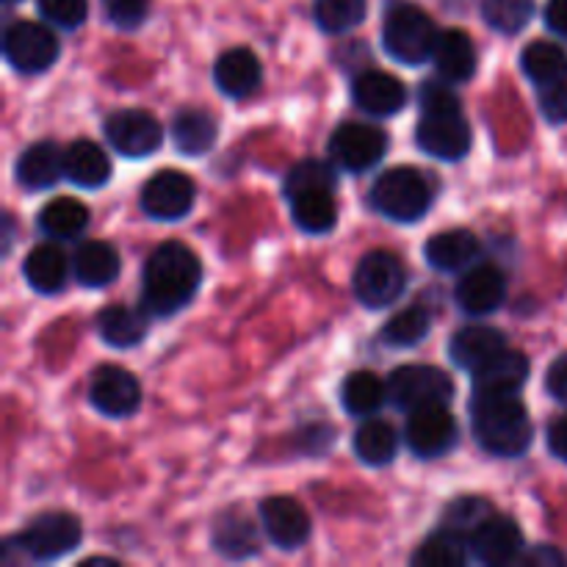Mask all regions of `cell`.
<instances>
[{"label":"cell","mask_w":567,"mask_h":567,"mask_svg":"<svg viewBox=\"0 0 567 567\" xmlns=\"http://www.w3.org/2000/svg\"><path fill=\"white\" fill-rule=\"evenodd\" d=\"M480 255V238L471 230L454 227V230L435 233L424 244V258L437 271H457L468 266Z\"/></svg>","instance_id":"obj_26"},{"label":"cell","mask_w":567,"mask_h":567,"mask_svg":"<svg viewBox=\"0 0 567 567\" xmlns=\"http://www.w3.org/2000/svg\"><path fill=\"white\" fill-rule=\"evenodd\" d=\"M365 9H369L365 0H316L313 17L321 31L338 37L354 31L365 20Z\"/></svg>","instance_id":"obj_38"},{"label":"cell","mask_w":567,"mask_h":567,"mask_svg":"<svg viewBox=\"0 0 567 567\" xmlns=\"http://www.w3.org/2000/svg\"><path fill=\"white\" fill-rule=\"evenodd\" d=\"M258 529L238 509L219 515L214 524V548L227 559H249L258 554Z\"/></svg>","instance_id":"obj_30"},{"label":"cell","mask_w":567,"mask_h":567,"mask_svg":"<svg viewBox=\"0 0 567 567\" xmlns=\"http://www.w3.org/2000/svg\"><path fill=\"white\" fill-rule=\"evenodd\" d=\"M336 186L338 177L330 164H324V161H302L286 177V197L288 194L308 192V188H332L336 192Z\"/></svg>","instance_id":"obj_41"},{"label":"cell","mask_w":567,"mask_h":567,"mask_svg":"<svg viewBox=\"0 0 567 567\" xmlns=\"http://www.w3.org/2000/svg\"><path fill=\"white\" fill-rule=\"evenodd\" d=\"M437 37H441V31H437L435 20L421 6L399 0L385 11L382 44H385L388 55L402 61V64L419 66L430 61L435 53Z\"/></svg>","instance_id":"obj_3"},{"label":"cell","mask_w":567,"mask_h":567,"mask_svg":"<svg viewBox=\"0 0 567 567\" xmlns=\"http://www.w3.org/2000/svg\"><path fill=\"white\" fill-rule=\"evenodd\" d=\"M491 515L493 509L485 498H457V502L446 509V515H443V526L457 532V535L468 537L471 543V535H474Z\"/></svg>","instance_id":"obj_40"},{"label":"cell","mask_w":567,"mask_h":567,"mask_svg":"<svg viewBox=\"0 0 567 567\" xmlns=\"http://www.w3.org/2000/svg\"><path fill=\"white\" fill-rule=\"evenodd\" d=\"M39 14L53 25L72 31L86 20L89 3L86 0H39Z\"/></svg>","instance_id":"obj_43"},{"label":"cell","mask_w":567,"mask_h":567,"mask_svg":"<svg viewBox=\"0 0 567 567\" xmlns=\"http://www.w3.org/2000/svg\"><path fill=\"white\" fill-rule=\"evenodd\" d=\"M388 399V382L371 371H354L343 380L341 385V404L349 415L354 419H369V415L380 413L382 404Z\"/></svg>","instance_id":"obj_33"},{"label":"cell","mask_w":567,"mask_h":567,"mask_svg":"<svg viewBox=\"0 0 567 567\" xmlns=\"http://www.w3.org/2000/svg\"><path fill=\"white\" fill-rule=\"evenodd\" d=\"M203 264L197 252L181 241H166L144 264L142 308L155 319H169L197 297Z\"/></svg>","instance_id":"obj_1"},{"label":"cell","mask_w":567,"mask_h":567,"mask_svg":"<svg viewBox=\"0 0 567 567\" xmlns=\"http://www.w3.org/2000/svg\"><path fill=\"white\" fill-rule=\"evenodd\" d=\"M432 319L424 308H408L399 310L385 327H382V341L393 349H413L415 343L424 341L430 336Z\"/></svg>","instance_id":"obj_37"},{"label":"cell","mask_w":567,"mask_h":567,"mask_svg":"<svg viewBox=\"0 0 567 567\" xmlns=\"http://www.w3.org/2000/svg\"><path fill=\"white\" fill-rule=\"evenodd\" d=\"M97 336L111 349H133L147 336V321L138 310L127 308V305H111V308L100 310Z\"/></svg>","instance_id":"obj_31"},{"label":"cell","mask_w":567,"mask_h":567,"mask_svg":"<svg viewBox=\"0 0 567 567\" xmlns=\"http://www.w3.org/2000/svg\"><path fill=\"white\" fill-rule=\"evenodd\" d=\"M61 53L59 37L42 22L20 20L6 28L3 55L22 75H39L55 64Z\"/></svg>","instance_id":"obj_8"},{"label":"cell","mask_w":567,"mask_h":567,"mask_svg":"<svg viewBox=\"0 0 567 567\" xmlns=\"http://www.w3.org/2000/svg\"><path fill=\"white\" fill-rule=\"evenodd\" d=\"M454 299H457L460 310H465L468 316L496 313L507 299V277L493 264L476 266V269L465 271L463 280L457 282Z\"/></svg>","instance_id":"obj_17"},{"label":"cell","mask_w":567,"mask_h":567,"mask_svg":"<svg viewBox=\"0 0 567 567\" xmlns=\"http://www.w3.org/2000/svg\"><path fill=\"white\" fill-rule=\"evenodd\" d=\"M404 437H408V446L415 457L437 460L452 452L460 430L446 404H432V408H421L410 413Z\"/></svg>","instance_id":"obj_11"},{"label":"cell","mask_w":567,"mask_h":567,"mask_svg":"<svg viewBox=\"0 0 567 567\" xmlns=\"http://www.w3.org/2000/svg\"><path fill=\"white\" fill-rule=\"evenodd\" d=\"M471 430L482 452L502 460L524 457L535 441V424L518 393H474Z\"/></svg>","instance_id":"obj_2"},{"label":"cell","mask_w":567,"mask_h":567,"mask_svg":"<svg viewBox=\"0 0 567 567\" xmlns=\"http://www.w3.org/2000/svg\"><path fill=\"white\" fill-rule=\"evenodd\" d=\"M474 393H518L529 380V358L515 349H502L491 360L471 371Z\"/></svg>","instance_id":"obj_20"},{"label":"cell","mask_w":567,"mask_h":567,"mask_svg":"<svg viewBox=\"0 0 567 567\" xmlns=\"http://www.w3.org/2000/svg\"><path fill=\"white\" fill-rule=\"evenodd\" d=\"M22 275L37 293H59L70 280V260L55 244H39L28 252Z\"/></svg>","instance_id":"obj_27"},{"label":"cell","mask_w":567,"mask_h":567,"mask_svg":"<svg viewBox=\"0 0 567 567\" xmlns=\"http://www.w3.org/2000/svg\"><path fill=\"white\" fill-rule=\"evenodd\" d=\"M432 61L437 66V75L449 83H468L476 75V64H480V55H476L474 39L468 37L460 28H449L437 37L435 53Z\"/></svg>","instance_id":"obj_21"},{"label":"cell","mask_w":567,"mask_h":567,"mask_svg":"<svg viewBox=\"0 0 567 567\" xmlns=\"http://www.w3.org/2000/svg\"><path fill=\"white\" fill-rule=\"evenodd\" d=\"M64 175V153L55 142H37L20 155L17 161V181L28 188V192H44L59 183Z\"/></svg>","instance_id":"obj_24"},{"label":"cell","mask_w":567,"mask_h":567,"mask_svg":"<svg viewBox=\"0 0 567 567\" xmlns=\"http://www.w3.org/2000/svg\"><path fill=\"white\" fill-rule=\"evenodd\" d=\"M415 142L426 155L437 161H463L471 153L474 133L457 103L443 105V109H426L415 127Z\"/></svg>","instance_id":"obj_5"},{"label":"cell","mask_w":567,"mask_h":567,"mask_svg":"<svg viewBox=\"0 0 567 567\" xmlns=\"http://www.w3.org/2000/svg\"><path fill=\"white\" fill-rule=\"evenodd\" d=\"M548 452L567 463V415L548 426Z\"/></svg>","instance_id":"obj_47"},{"label":"cell","mask_w":567,"mask_h":567,"mask_svg":"<svg viewBox=\"0 0 567 567\" xmlns=\"http://www.w3.org/2000/svg\"><path fill=\"white\" fill-rule=\"evenodd\" d=\"M454 396L452 377L435 365H399L388 380V399L404 413L449 404Z\"/></svg>","instance_id":"obj_7"},{"label":"cell","mask_w":567,"mask_h":567,"mask_svg":"<svg viewBox=\"0 0 567 567\" xmlns=\"http://www.w3.org/2000/svg\"><path fill=\"white\" fill-rule=\"evenodd\" d=\"M482 17L498 33H518L535 17V0H482Z\"/></svg>","instance_id":"obj_39"},{"label":"cell","mask_w":567,"mask_h":567,"mask_svg":"<svg viewBox=\"0 0 567 567\" xmlns=\"http://www.w3.org/2000/svg\"><path fill=\"white\" fill-rule=\"evenodd\" d=\"M502 349H507V338L502 330L487 324H471L454 332L452 343H449V358L457 369L474 371Z\"/></svg>","instance_id":"obj_22"},{"label":"cell","mask_w":567,"mask_h":567,"mask_svg":"<svg viewBox=\"0 0 567 567\" xmlns=\"http://www.w3.org/2000/svg\"><path fill=\"white\" fill-rule=\"evenodd\" d=\"M352 97L358 109L371 116H393L408 103V89L396 75L382 70H365L354 78Z\"/></svg>","instance_id":"obj_18"},{"label":"cell","mask_w":567,"mask_h":567,"mask_svg":"<svg viewBox=\"0 0 567 567\" xmlns=\"http://www.w3.org/2000/svg\"><path fill=\"white\" fill-rule=\"evenodd\" d=\"M37 225L44 236L66 241V238H75L86 230L89 208L75 197H55V199H50L42 210H39Z\"/></svg>","instance_id":"obj_32"},{"label":"cell","mask_w":567,"mask_h":567,"mask_svg":"<svg viewBox=\"0 0 567 567\" xmlns=\"http://www.w3.org/2000/svg\"><path fill=\"white\" fill-rule=\"evenodd\" d=\"M293 225L310 236H324L338 225V203L332 188H308V192L288 194Z\"/></svg>","instance_id":"obj_23"},{"label":"cell","mask_w":567,"mask_h":567,"mask_svg":"<svg viewBox=\"0 0 567 567\" xmlns=\"http://www.w3.org/2000/svg\"><path fill=\"white\" fill-rule=\"evenodd\" d=\"M471 551L482 565H509L524 551V532L507 515L493 513L480 529L471 535Z\"/></svg>","instance_id":"obj_16"},{"label":"cell","mask_w":567,"mask_h":567,"mask_svg":"<svg viewBox=\"0 0 567 567\" xmlns=\"http://www.w3.org/2000/svg\"><path fill=\"white\" fill-rule=\"evenodd\" d=\"M468 537L457 535V532L446 529L435 532L432 537H426L419 546V551L413 554V565L421 567H460L468 563Z\"/></svg>","instance_id":"obj_36"},{"label":"cell","mask_w":567,"mask_h":567,"mask_svg":"<svg viewBox=\"0 0 567 567\" xmlns=\"http://www.w3.org/2000/svg\"><path fill=\"white\" fill-rule=\"evenodd\" d=\"M120 255L111 244L89 241L72 258V271L86 288H105L120 277Z\"/></svg>","instance_id":"obj_29"},{"label":"cell","mask_w":567,"mask_h":567,"mask_svg":"<svg viewBox=\"0 0 567 567\" xmlns=\"http://www.w3.org/2000/svg\"><path fill=\"white\" fill-rule=\"evenodd\" d=\"M103 14L120 31H136L150 14V0H103Z\"/></svg>","instance_id":"obj_42"},{"label":"cell","mask_w":567,"mask_h":567,"mask_svg":"<svg viewBox=\"0 0 567 567\" xmlns=\"http://www.w3.org/2000/svg\"><path fill=\"white\" fill-rule=\"evenodd\" d=\"M540 111L554 125L567 122V78L557 83H548V86H540Z\"/></svg>","instance_id":"obj_44"},{"label":"cell","mask_w":567,"mask_h":567,"mask_svg":"<svg viewBox=\"0 0 567 567\" xmlns=\"http://www.w3.org/2000/svg\"><path fill=\"white\" fill-rule=\"evenodd\" d=\"M81 520L70 513H44L33 518L25 535L20 537V551H25L33 563H53L66 557L81 546Z\"/></svg>","instance_id":"obj_10"},{"label":"cell","mask_w":567,"mask_h":567,"mask_svg":"<svg viewBox=\"0 0 567 567\" xmlns=\"http://www.w3.org/2000/svg\"><path fill=\"white\" fill-rule=\"evenodd\" d=\"M520 70L537 89L567 78V53L554 42H532L520 53Z\"/></svg>","instance_id":"obj_35"},{"label":"cell","mask_w":567,"mask_h":567,"mask_svg":"<svg viewBox=\"0 0 567 567\" xmlns=\"http://www.w3.org/2000/svg\"><path fill=\"white\" fill-rule=\"evenodd\" d=\"M172 138L175 147L188 158H197L214 150L216 138H219V125L214 116L203 109H183L175 114L172 122Z\"/></svg>","instance_id":"obj_28"},{"label":"cell","mask_w":567,"mask_h":567,"mask_svg":"<svg viewBox=\"0 0 567 567\" xmlns=\"http://www.w3.org/2000/svg\"><path fill=\"white\" fill-rule=\"evenodd\" d=\"M352 288L354 297L365 308H388V305L399 302V297L408 288V269H404V264L393 252L377 249V252H369L358 264L352 277Z\"/></svg>","instance_id":"obj_6"},{"label":"cell","mask_w":567,"mask_h":567,"mask_svg":"<svg viewBox=\"0 0 567 567\" xmlns=\"http://www.w3.org/2000/svg\"><path fill=\"white\" fill-rule=\"evenodd\" d=\"M83 565H114L116 567V559H105V557H97V559H86V563Z\"/></svg>","instance_id":"obj_49"},{"label":"cell","mask_w":567,"mask_h":567,"mask_svg":"<svg viewBox=\"0 0 567 567\" xmlns=\"http://www.w3.org/2000/svg\"><path fill=\"white\" fill-rule=\"evenodd\" d=\"M89 402L100 415L127 419L142 404V385L122 365H100L89 380Z\"/></svg>","instance_id":"obj_13"},{"label":"cell","mask_w":567,"mask_h":567,"mask_svg":"<svg viewBox=\"0 0 567 567\" xmlns=\"http://www.w3.org/2000/svg\"><path fill=\"white\" fill-rule=\"evenodd\" d=\"M546 25L557 37L567 39V0H548L546 3Z\"/></svg>","instance_id":"obj_46"},{"label":"cell","mask_w":567,"mask_h":567,"mask_svg":"<svg viewBox=\"0 0 567 567\" xmlns=\"http://www.w3.org/2000/svg\"><path fill=\"white\" fill-rule=\"evenodd\" d=\"M197 188L188 175L177 169H161L142 188V208L150 219L177 221L192 214Z\"/></svg>","instance_id":"obj_12"},{"label":"cell","mask_w":567,"mask_h":567,"mask_svg":"<svg viewBox=\"0 0 567 567\" xmlns=\"http://www.w3.org/2000/svg\"><path fill=\"white\" fill-rule=\"evenodd\" d=\"M214 81L221 94L233 100H244L258 92L260 81H264V66H260L258 55L249 48H230L216 59Z\"/></svg>","instance_id":"obj_19"},{"label":"cell","mask_w":567,"mask_h":567,"mask_svg":"<svg viewBox=\"0 0 567 567\" xmlns=\"http://www.w3.org/2000/svg\"><path fill=\"white\" fill-rule=\"evenodd\" d=\"M64 175L78 188H100L111 181V161L100 144L78 138L64 153Z\"/></svg>","instance_id":"obj_25"},{"label":"cell","mask_w":567,"mask_h":567,"mask_svg":"<svg viewBox=\"0 0 567 567\" xmlns=\"http://www.w3.org/2000/svg\"><path fill=\"white\" fill-rule=\"evenodd\" d=\"M526 563L529 565H565L567 559L563 557V554L557 551V548H551V546H537L535 551L529 554V557H526Z\"/></svg>","instance_id":"obj_48"},{"label":"cell","mask_w":567,"mask_h":567,"mask_svg":"<svg viewBox=\"0 0 567 567\" xmlns=\"http://www.w3.org/2000/svg\"><path fill=\"white\" fill-rule=\"evenodd\" d=\"M399 452V435L391 424L380 419H371L354 432V454L360 463L371 465V468H382L391 465Z\"/></svg>","instance_id":"obj_34"},{"label":"cell","mask_w":567,"mask_h":567,"mask_svg":"<svg viewBox=\"0 0 567 567\" xmlns=\"http://www.w3.org/2000/svg\"><path fill=\"white\" fill-rule=\"evenodd\" d=\"M388 153V136L382 127L365 122H343L330 136V155L336 166L352 175L374 169Z\"/></svg>","instance_id":"obj_9"},{"label":"cell","mask_w":567,"mask_h":567,"mask_svg":"<svg viewBox=\"0 0 567 567\" xmlns=\"http://www.w3.org/2000/svg\"><path fill=\"white\" fill-rule=\"evenodd\" d=\"M6 3H20V0H6Z\"/></svg>","instance_id":"obj_50"},{"label":"cell","mask_w":567,"mask_h":567,"mask_svg":"<svg viewBox=\"0 0 567 567\" xmlns=\"http://www.w3.org/2000/svg\"><path fill=\"white\" fill-rule=\"evenodd\" d=\"M105 138L111 147L127 158H147L164 142L161 122L142 109L116 111L105 120Z\"/></svg>","instance_id":"obj_14"},{"label":"cell","mask_w":567,"mask_h":567,"mask_svg":"<svg viewBox=\"0 0 567 567\" xmlns=\"http://www.w3.org/2000/svg\"><path fill=\"white\" fill-rule=\"evenodd\" d=\"M546 391L559 404H567V354H559L546 371Z\"/></svg>","instance_id":"obj_45"},{"label":"cell","mask_w":567,"mask_h":567,"mask_svg":"<svg viewBox=\"0 0 567 567\" xmlns=\"http://www.w3.org/2000/svg\"><path fill=\"white\" fill-rule=\"evenodd\" d=\"M260 524H264L266 537L282 551L305 546L310 537V515L291 496H271L260 502Z\"/></svg>","instance_id":"obj_15"},{"label":"cell","mask_w":567,"mask_h":567,"mask_svg":"<svg viewBox=\"0 0 567 567\" xmlns=\"http://www.w3.org/2000/svg\"><path fill=\"white\" fill-rule=\"evenodd\" d=\"M432 205V186L426 175L413 166L385 169L371 186V208L399 225H413L424 219Z\"/></svg>","instance_id":"obj_4"}]
</instances>
